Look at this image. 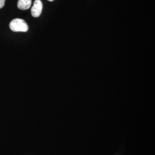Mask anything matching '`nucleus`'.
Segmentation results:
<instances>
[{
  "label": "nucleus",
  "mask_w": 155,
  "mask_h": 155,
  "mask_svg": "<svg viewBox=\"0 0 155 155\" xmlns=\"http://www.w3.org/2000/svg\"><path fill=\"white\" fill-rule=\"evenodd\" d=\"M9 27L13 32H27L28 25L24 20L21 18H15L9 24Z\"/></svg>",
  "instance_id": "nucleus-1"
},
{
  "label": "nucleus",
  "mask_w": 155,
  "mask_h": 155,
  "mask_svg": "<svg viewBox=\"0 0 155 155\" xmlns=\"http://www.w3.org/2000/svg\"><path fill=\"white\" fill-rule=\"evenodd\" d=\"M43 9V4L40 0H36L31 9V14L34 17H38L40 16Z\"/></svg>",
  "instance_id": "nucleus-2"
},
{
  "label": "nucleus",
  "mask_w": 155,
  "mask_h": 155,
  "mask_svg": "<svg viewBox=\"0 0 155 155\" xmlns=\"http://www.w3.org/2000/svg\"><path fill=\"white\" fill-rule=\"evenodd\" d=\"M31 0H18L17 3V7L21 10H27L31 7Z\"/></svg>",
  "instance_id": "nucleus-3"
},
{
  "label": "nucleus",
  "mask_w": 155,
  "mask_h": 155,
  "mask_svg": "<svg viewBox=\"0 0 155 155\" xmlns=\"http://www.w3.org/2000/svg\"><path fill=\"white\" fill-rule=\"evenodd\" d=\"M5 0H0V9L4 7V6L5 5Z\"/></svg>",
  "instance_id": "nucleus-4"
},
{
  "label": "nucleus",
  "mask_w": 155,
  "mask_h": 155,
  "mask_svg": "<svg viewBox=\"0 0 155 155\" xmlns=\"http://www.w3.org/2000/svg\"><path fill=\"white\" fill-rule=\"evenodd\" d=\"M48 1H51V2H52V1H54V0H48Z\"/></svg>",
  "instance_id": "nucleus-5"
}]
</instances>
